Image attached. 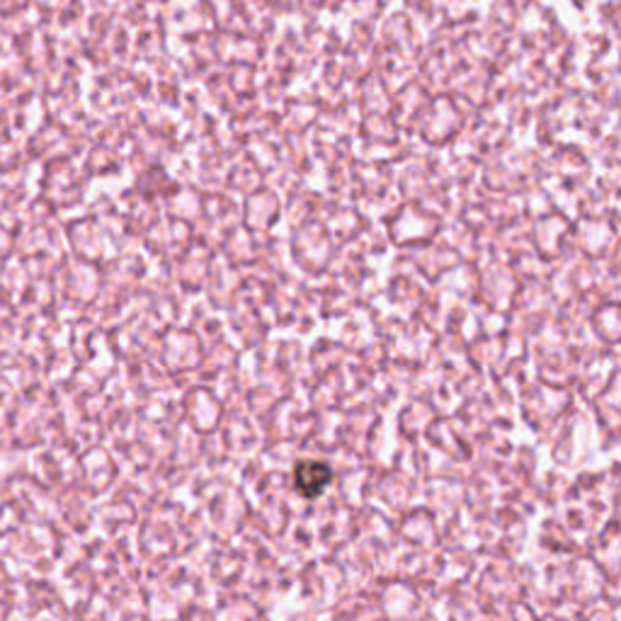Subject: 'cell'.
Segmentation results:
<instances>
[{"label": "cell", "mask_w": 621, "mask_h": 621, "mask_svg": "<svg viewBox=\"0 0 621 621\" xmlns=\"http://www.w3.org/2000/svg\"><path fill=\"white\" fill-rule=\"evenodd\" d=\"M292 481L297 493L307 500H315L325 493V488L333 481V469L328 461L319 459H303L292 471Z\"/></svg>", "instance_id": "obj_1"}]
</instances>
